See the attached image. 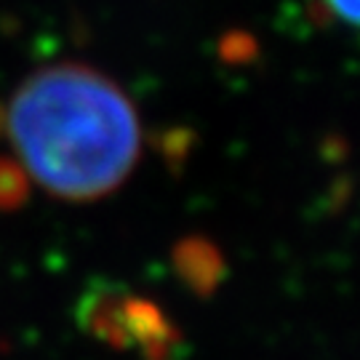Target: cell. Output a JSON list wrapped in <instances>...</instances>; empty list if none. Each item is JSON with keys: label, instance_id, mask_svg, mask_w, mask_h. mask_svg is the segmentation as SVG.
Wrapping results in <instances>:
<instances>
[{"label": "cell", "instance_id": "obj_5", "mask_svg": "<svg viewBox=\"0 0 360 360\" xmlns=\"http://www.w3.org/2000/svg\"><path fill=\"white\" fill-rule=\"evenodd\" d=\"M27 200L25 171L11 163L0 160V208H16Z\"/></svg>", "mask_w": 360, "mask_h": 360}, {"label": "cell", "instance_id": "obj_2", "mask_svg": "<svg viewBox=\"0 0 360 360\" xmlns=\"http://www.w3.org/2000/svg\"><path fill=\"white\" fill-rule=\"evenodd\" d=\"M131 291L115 281H94L77 299V323L83 331L117 349H131V331L126 321V302Z\"/></svg>", "mask_w": 360, "mask_h": 360}, {"label": "cell", "instance_id": "obj_4", "mask_svg": "<svg viewBox=\"0 0 360 360\" xmlns=\"http://www.w3.org/2000/svg\"><path fill=\"white\" fill-rule=\"evenodd\" d=\"M174 267L195 294H211L224 278V262L203 238H187L174 248Z\"/></svg>", "mask_w": 360, "mask_h": 360}, {"label": "cell", "instance_id": "obj_1", "mask_svg": "<svg viewBox=\"0 0 360 360\" xmlns=\"http://www.w3.org/2000/svg\"><path fill=\"white\" fill-rule=\"evenodd\" d=\"M6 126L32 179L67 200L112 193L139 155L131 102L89 67H49L27 77Z\"/></svg>", "mask_w": 360, "mask_h": 360}, {"label": "cell", "instance_id": "obj_6", "mask_svg": "<svg viewBox=\"0 0 360 360\" xmlns=\"http://www.w3.org/2000/svg\"><path fill=\"white\" fill-rule=\"evenodd\" d=\"M221 53L227 62H240V59H251L254 56V40L245 35H230L221 46Z\"/></svg>", "mask_w": 360, "mask_h": 360}, {"label": "cell", "instance_id": "obj_3", "mask_svg": "<svg viewBox=\"0 0 360 360\" xmlns=\"http://www.w3.org/2000/svg\"><path fill=\"white\" fill-rule=\"evenodd\" d=\"M126 321L134 347L142 349L147 360H174V355L181 349L179 334L153 302L131 294L126 302Z\"/></svg>", "mask_w": 360, "mask_h": 360}, {"label": "cell", "instance_id": "obj_7", "mask_svg": "<svg viewBox=\"0 0 360 360\" xmlns=\"http://www.w3.org/2000/svg\"><path fill=\"white\" fill-rule=\"evenodd\" d=\"M323 3H326L339 19H345L349 27L358 25V0H323Z\"/></svg>", "mask_w": 360, "mask_h": 360}]
</instances>
